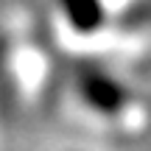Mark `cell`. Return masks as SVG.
Here are the masks:
<instances>
[{
  "label": "cell",
  "mask_w": 151,
  "mask_h": 151,
  "mask_svg": "<svg viewBox=\"0 0 151 151\" xmlns=\"http://www.w3.org/2000/svg\"><path fill=\"white\" fill-rule=\"evenodd\" d=\"M81 90H84V95L90 98V101L95 104L98 109H115V104H120V98H123L120 87L115 84V81L104 78L101 73L87 76L84 84H81Z\"/></svg>",
  "instance_id": "6da1fadb"
},
{
  "label": "cell",
  "mask_w": 151,
  "mask_h": 151,
  "mask_svg": "<svg viewBox=\"0 0 151 151\" xmlns=\"http://www.w3.org/2000/svg\"><path fill=\"white\" fill-rule=\"evenodd\" d=\"M62 9L67 11V20L78 31H92L101 25V3L98 0H62Z\"/></svg>",
  "instance_id": "7a4b0ae2"
}]
</instances>
